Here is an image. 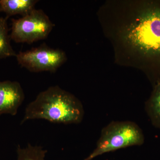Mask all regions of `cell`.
<instances>
[{
	"mask_svg": "<svg viewBox=\"0 0 160 160\" xmlns=\"http://www.w3.org/2000/svg\"><path fill=\"white\" fill-rule=\"evenodd\" d=\"M84 115L82 105L76 98L59 86H51L40 92L27 106L21 124L34 119L58 124H79Z\"/></svg>",
	"mask_w": 160,
	"mask_h": 160,
	"instance_id": "1",
	"label": "cell"
},
{
	"mask_svg": "<svg viewBox=\"0 0 160 160\" xmlns=\"http://www.w3.org/2000/svg\"><path fill=\"white\" fill-rule=\"evenodd\" d=\"M125 38L144 57L160 61V5L149 4L126 29Z\"/></svg>",
	"mask_w": 160,
	"mask_h": 160,
	"instance_id": "2",
	"label": "cell"
},
{
	"mask_svg": "<svg viewBox=\"0 0 160 160\" xmlns=\"http://www.w3.org/2000/svg\"><path fill=\"white\" fill-rule=\"evenodd\" d=\"M144 142L142 129L131 121H112L103 128L96 147L84 160L129 146H141Z\"/></svg>",
	"mask_w": 160,
	"mask_h": 160,
	"instance_id": "3",
	"label": "cell"
},
{
	"mask_svg": "<svg viewBox=\"0 0 160 160\" xmlns=\"http://www.w3.org/2000/svg\"><path fill=\"white\" fill-rule=\"evenodd\" d=\"M12 21L10 38L17 43L31 44L45 39L55 27L42 9H35L27 15Z\"/></svg>",
	"mask_w": 160,
	"mask_h": 160,
	"instance_id": "4",
	"label": "cell"
},
{
	"mask_svg": "<svg viewBox=\"0 0 160 160\" xmlns=\"http://www.w3.org/2000/svg\"><path fill=\"white\" fill-rule=\"evenodd\" d=\"M18 63L32 72H55L65 62L66 53L63 50L50 48L46 45L20 52L16 56Z\"/></svg>",
	"mask_w": 160,
	"mask_h": 160,
	"instance_id": "5",
	"label": "cell"
},
{
	"mask_svg": "<svg viewBox=\"0 0 160 160\" xmlns=\"http://www.w3.org/2000/svg\"><path fill=\"white\" fill-rule=\"evenodd\" d=\"M24 99L25 94L18 82H0V115H16Z\"/></svg>",
	"mask_w": 160,
	"mask_h": 160,
	"instance_id": "6",
	"label": "cell"
},
{
	"mask_svg": "<svg viewBox=\"0 0 160 160\" xmlns=\"http://www.w3.org/2000/svg\"><path fill=\"white\" fill-rule=\"evenodd\" d=\"M38 0H0V8L7 17L19 14L24 17L34 10Z\"/></svg>",
	"mask_w": 160,
	"mask_h": 160,
	"instance_id": "7",
	"label": "cell"
},
{
	"mask_svg": "<svg viewBox=\"0 0 160 160\" xmlns=\"http://www.w3.org/2000/svg\"><path fill=\"white\" fill-rule=\"evenodd\" d=\"M8 17H0V59L16 57V53L10 43L7 19Z\"/></svg>",
	"mask_w": 160,
	"mask_h": 160,
	"instance_id": "8",
	"label": "cell"
},
{
	"mask_svg": "<svg viewBox=\"0 0 160 160\" xmlns=\"http://www.w3.org/2000/svg\"><path fill=\"white\" fill-rule=\"evenodd\" d=\"M47 151L41 146H32L29 144L26 148L18 146L17 149V160H45Z\"/></svg>",
	"mask_w": 160,
	"mask_h": 160,
	"instance_id": "9",
	"label": "cell"
},
{
	"mask_svg": "<svg viewBox=\"0 0 160 160\" xmlns=\"http://www.w3.org/2000/svg\"><path fill=\"white\" fill-rule=\"evenodd\" d=\"M147 106L146 109L152 121L160 127V83L156 87Z\"/></svg>",
	"mask_w": 160,
	"mask_h": 160,
	"instance_id": "10",
	"label": "cell"
},
{
	"mask_svg": "<svg viewBox=\"0 0 160 160\" xmlns=\"http://www.w3.org/2000/svg\"><path fill=\"white\" fill-rule=\"evenodd\" d=\"M1 12V8H0V12Z\"/></svg>",
	"mask_w": 160,
	"mask_h": 160,
	"instance_id": "11",
	"label": "cell"
}]
</instances>
